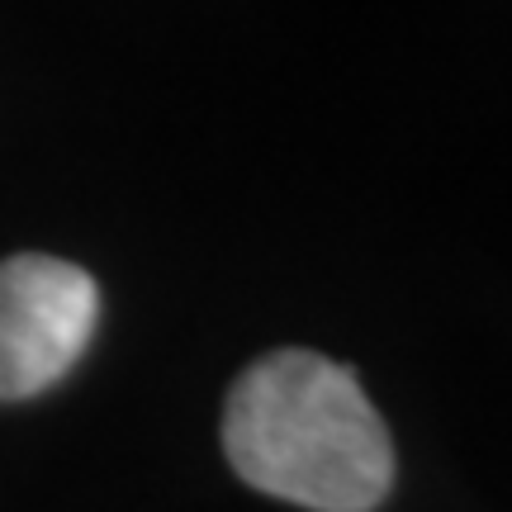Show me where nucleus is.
Returning <instances> with one entry per match:
<instances>
[{
  "label": "nucleus",
  "instance_id": "obj_1",
  "mask_svg": "<svg viewBox=\"0 0 512 512\" xmlns=\"http://www.w3.org/2000/svg\"><path fill=\"white\" fill-rule=\"evenodd\" d=\"M223 451L256 494L309 512H375L394 484V441L356 370L304 347L238 375L223 403Z\"/></svg>",
  "mask_w": 512,
  "mask_h": 512
},
{
  "label": "nucleus",
  "instance_id": "obj_2",
  "mask_svg": "<svg viewBox=\"0 0 512 512\" xmlns=\"http://www.w3.org/2000/svg\"><path fill=\"white\" fill-rule=\"evenodd\" d=\"M100 323V285L62 256L0 261V403L53 389L86 356Z\"/></svg>",
  "mask_w": 512,
  "mask_h": 512
}]
</instances>
